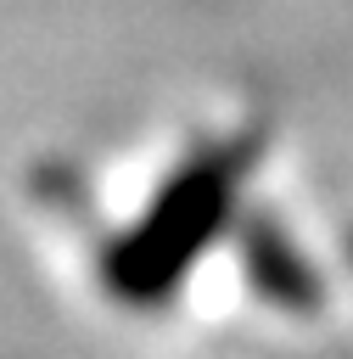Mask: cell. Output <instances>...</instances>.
Wrapping results in <instances>:
<instances>
[{
	"label": "cell",
	"mask_w": 353,
	"mask_h": 359,
	"mask_svg": "<svg viewBox=\"0 0 353 359\" xmlns=\"http://www.w3.org/2000/svg\"><path fill=\"white\" fill-rule=\"evenodd\" d=\"M241 168H247V151L241 146H224V151H207L196 163H185L174 174V185H162L146 208V224L112 247V286L129 297V303H151L162 292H174L185 280V269L196 264V247L207 236L224 230L230 208H235V191H241Z\"/></svg>",
	"instance_id": "obj_1"
}]
</instances>
